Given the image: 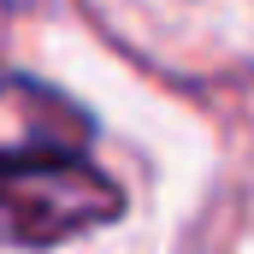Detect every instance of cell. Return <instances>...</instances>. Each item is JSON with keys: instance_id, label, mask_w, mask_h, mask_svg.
<instances>
[{"instance_id": "1", "label": "cell", "mask_w": 254, "mask_h": 254, "mask_svg": "<svg viewBox=\"0 0 254 254\" xmlns=\"http://www.w3.org/2000/svg\"><path fill=\"white\" fill-rule=\"evenodd\" d=\"M125 213V190L89 166V154L60 160H0V243L48 249L83 231H101Z\"/></svg>"}, {"instance_id": "2", "label": "cell", "mask_w": 254, "mask_h": 254, "mask_svg": "<svg viewBox=\"0 0 254 254\" xmlns=\"http://www.w3.org/2000/svg\"><path fill=\"white\" fill-rule=\"evenodd\" d=\"M95 119L36 77H0V160H60L89 154Z\"/></svg>"}]
</instances>
